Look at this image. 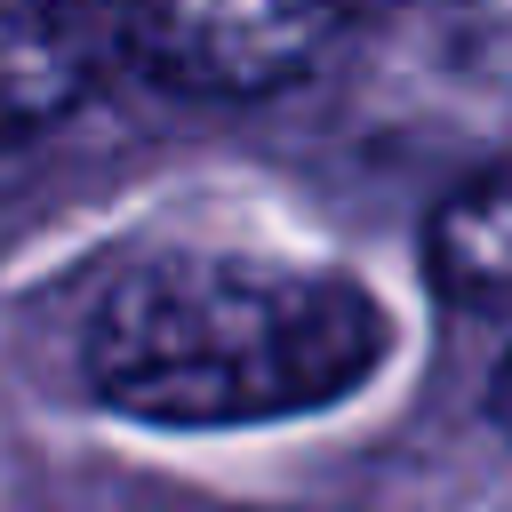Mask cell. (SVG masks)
I'll list each match as a JSON object with an SVG mask.
<instances>
[{
  "mask_svg": "<svg viewBox=\"0 0 512 512\" xmlns=\"http://www.w3.org/2000/svg\"><path fill=\"white\" fill-rule=\"evenodd\" d=\"M392 304L328 256L152 248L120 264L80 328L88 392L160 432H256L360 400L392 368Z\"/></svg>",
  "mask_w": 512,
  "mask_h": 512,
  "instance_id": "obj_1",
  "label": "cell"
},
{
  "mask_svg": "<svg viewBox=\"0 0 512 512\" xmlns=\"http://www.w3.org/2000/svg\"><path fill=\"white\" fill-rule=\"evenodd\" d=\"M96 48L72 24V0H0V152L80 112Z\"/></svg>",
  "mask_w": 512,
  "mask_h": 512,
  "instance_id": "obj_3",
  "label": "cell"
},
{
  "mask_svg": "<svg viewBox=\"0 0 512 512\" xmlns=\"http://www.w3.org/2000/svg\"><path fill=\"white\" fill-rule=\"evenodd\" d=\"M424 272L448 304L512 320V160L464 176L424 224Z\"/></svg>",
  "mask_w": 512,
  "mask_h": 512,
  "instance_id": "obj_4",
  "label": "cell"
},
{
  "mask_svg": "<svg viewBox=\"0 0 512 512\" xmlns=\"http://www.w3.org/2000/svg\"><path fill=\"white\" fill-rule=\"evenodd\" d=\"M488 424L512 440V352L496 360V376H488Z\"/></svg>",
  "mask_w": 512,
  "mask_h": 512,
  "instance_id": "obj_5",
  "label": "cell"
},
{
  "mask_svg": "<svg viewBox=\"0 0 512 512\" xmlns=\"http://www.w3.org/2000/svg\"><path fill=\"white\" fill-rule=\"evenodd\" d=\"M128 48L176 96L264 104L328 64L336 0H136Z\"/></svg>",
  "mask_w": 512,
  "mask_h": 512,
  "instance_id": "obj_2",
  "label": "cell"
}]
</instances>
